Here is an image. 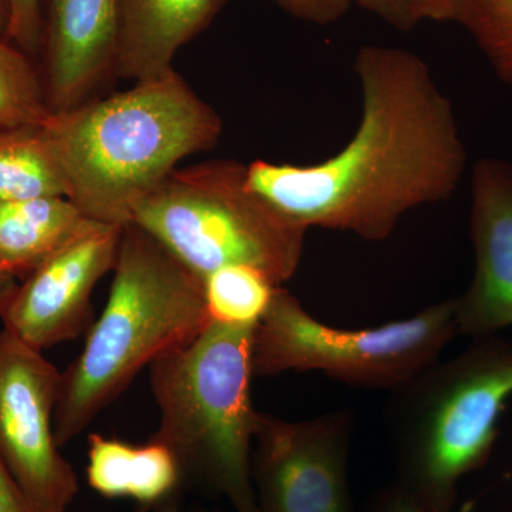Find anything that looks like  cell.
<instances>
[{
  "mask_svg": "<svg viewBox=\"0 0 512 512\" xmlns=\"http://www.w3.org/2000/svg\"><path fill=\"white\" fill-rule=\"evenodd\" d=\"M353 414L289 421L259 412L251 457L256 512H356L348 478Z\"/></svg>",
  "mask_w": 512,
  "mask_h": 512,
  "instance_id": "9",
  "label": "cell"
},
{
  "mask_svg": "<svg viewBox=\"0 0 512 512\" xmlns=\"http://www.w3.org/2000/svg\"><path fill=\"white\" fill-rule=\"evenodd\" d=\"M0 512H40L33 507L0 458Z\"/></svg>",
  "mask_w": 512,
  "mask_h": 512,
  "instance_id": "25",
  "label": "cell"
},
{
  "mask_svg": "<svg viewBox=\"0 0 512 512\" xmlns=\"http://www.w3.org/2000/svg\"><path fill=\"white\" fill-rule=\"evenodd\" d=\"M202 288L211 320L256 326L268 312L279 285L254 266L229 265L208 275Z\"/></svg>",
  "mask_w": 512,
  "mask_h": 512,
  "instance_id": "17",
  "label": "cell"
},
{
  "mask_svg": "<svg viewBox=\"0 0 512 512\" xmlns=\"http://www.w3.org/2000/svg\"><path fill=\"white\" fill-rule=\"evenodd\" d=\"M359 512H423L416 503L400 490L396 484H389L376 491Z\"/></svg>",
  "mask_w": 512,
  "mask_h": 512,
  "instance_id": "23",
  "label": "cell"
},
{
  "mask_svg": "<svg viewBox=\"0 0 512 512\" xmlns=\"http://www.w3.org/2000/svg\"><path fill=\"white\" fill-rule=\"evenodd\" d=\"M16 286H18V281L15 278L0 271V311L9 301L10 295L15 291Z\"/></svg>",
  "mask_w": 512,
  "mask_h": 512,
  "instance_id": "26",
  "label": "cell"
},
{
  "mask_svg": "<svg viewBox=\"0 0 512 512\" xmlns=\"http://www.w3.org/2000/svg\"><path fill=\"white\" fill-rule=\"evenodd\" d=\"M109 299L83 350L60 376L55 436L62 448L124 393L141 370L210 323L202 281L136 224L121 235Z\"/></svg>",
  "mask_w": 512,
  "mask_h": 512,
  "instance_id": "3",
  "label": "cell"
},
{
  "mask_svg": "<svg viewBox=\"0 0 512 512\" xmlns=\"http://www.w3.org/2000/svg\"><path fill=\"white\" fill-rule=\"evenodd\" d=\"M123 228L97 222L18 282L0 311L3 329L40 352L89 330L93 291L116 266Z\"/></svg>",
  "mask_w": 512,
  "mask_h": 512,
  "instance_id": "10",
  "label": "cell"
},
{
  "mask_svg": "<svg viewBox=\"0 0 512 512\" xmlns=\"http://www.w3.org/2000/svg\"><path fill=\"white\" fill-rule=\"evenodd\" d=\"M355 67L362 117L352 140L318 164L254 161L247 184L306 231L338 229L382 241L407 211L457 190L466 150L453 107L420 57L365 46Z\"/></svg>",
  "mask_w": 512,
  "mask_h": 512,
  "instance_id": "1",
  "label": "cell"
},
{
  "mask_svg": "<svg viewBox=\"0 0 512 512\" xmlns=\"http://www.w3.org/2000/svg\"><path fill=\"white\" fill-rule=\"evenodd\" d=\"M471 239L476 269L454 298L458 335L491 338L512 326V163L488 158L474 168Z\"/></svg>",
  "mask_w": 512,
  "mask_h": 512,
  "instance_id": "12",
  "label": "cell"
},
{
  "mask_svg": "<svg viewBox=\"0 0 512 512\" xmlns=\"http://www.w3.org/2000/svg\"><path fill=\"white\" fill-rule=\"evenodd\" d=\"M67 194L66 174L46 126L0 131V202Z\"/></svg>",
  "mask_w": 512,
  "mask_h": 512,
  "instance_id": "16",
  "label": "cell"
},
{
  "mask_svg": "<svg viewBox=\"0 0 512 512\" xmlns=\"http://www.w3.org/2000/svg\"><path fill=\"white\" fill-rule=\"evenodd\" d=\"M46 128L66 174L67 198L90 220L126 227L138 202L185 157L217 144L222 123L173 69L53 113Z\"/></svg>",
  "mask_w": 512,
  "mask_h": 512,
  "instance_id": "2",
  "label": "cell"
},
{
  "mask_svg": "<svg viewBox=\"0 0 512 512\" xmlns=\"http://www.w3.org/2000/svg\"><path fill=\"white\" fill-rule=\"evenodd\" d=\"M458 336L456 299L372 329H338L313 318L284 286L256 325L254 375L322 372L365 389L392 390L439 360Z\"/></svg>",
  "mask_w": 512,
  "mask_h": 512,
  "instance_id": "7",
  "label": "cell"
},
{
  "mask_svg": "<svg viewBox=\"0 0 512 512\" xmlns=\"http://www.w3.org/2000/svg\"><path fill=\"white\" fill-rule=\"evenodd\" d=\"M131 224L201 281L249 265L279 286L295 275L306 234L249 190L245 165L227 160L175 168L138 202Z\"/></svg>",
  "mask_w": 512,
  "mask_h": 512,
  "instance_id": "6",
  "label": "cell"
},
{
  "mask_svg": "<svg viewBox=\"0 0 512 512\" xmlns=\"http://www.w3.org/2000/svg\"><path fill=\"white\" fill-rule=\"evenodd\" d=\"M156 512H184L181 510L180 504L177 503L175 497L165 501V503L158 505Z\"/></svg>",
  "mask_w": 512,
  "mask_h": 512,
  "instance_id": "28",
  "label": "cell"
},
{
  "mask_svg": "<svg viewBox=\"0 0 512 512\" xmlns=\"http://www.w3.org/2000/svg\"><path fill=\"white\" fill-rule=\"evenodd\" d=\"M228 0H119L116 77L144 82L174 69L178 50L210 26Z\"/></svg>",
  "mask_w": 512,
  "mask_h": 512,
  "instance_id": "13",
  "label": "cell"
},
{
  "mask_svg": "<svg viewBox=\"0 0 512 512\" xmlns=\"http://www.w3.org/2000/svg\"><path fill=\"white\" fill-rule=\"evenodd\" d=\"M9 25V6L6 0H0V32L6 33Z\"/></svg>",
  "mask_w": 512,
  "mask_h": 512,
  "instance_id": "27",
  "label": "cell"
},
{
  "mask_svg": "<svg viewBox=\"0 0 512 512\" xmlns=\"http://www.w3.org/2000/svg\"><path fill=\"white\" fill-rule=\"evenodd\" d=\"M52 114L36 60L0 32V131L46 126Z\"/></svg>",
  "mask_w": 512,
  "mask_h": 512,
  "instance_id": "18",
  "label": "cell"
},
{
  "mask_svg": "<svg viewBox=\"0 0 512 512\" xmlns=\"http://www.w3.org/2000/svg\"><path fill=\"white\" fill-rule=\"evenodd\" d=\"M362 8L375 13L397 29H412L420 22L414 0H356Z\"/></svg>",
  "mask_w": 512,
  "mask_h": 512,
  "instance_id": "22",
  "label": "cell"
},
{
  "mask_svg": "<svg viewBox=\"0 0 512 512\" xmlns=\"http://www.w3.org/2000/svg\"><path fill=\"white\" fill-rule=\"evenodd\" d=\"M282 9L306 22L328 25L345 15L353 0H275Z\"/></svg>",
  "mask_w": 512,
  "mask_h": 512,
  "instance_id": "21",
  "label": "cell"
},
{
  "mask_svg": "<svg viewBox=\"0 0 512 512\" xmlns=\"http://www.w3.org/2000/svg\"><path fill=\"white\" fill-rule=\"evenodd\" d=\"M94 224L67 197L0 202V271L23 281Z\"/></svg>",
  "mask_w": 512,
  "mask_h": 512,
  "instance_id": "15",
  "label": "cell"
},
{
  "mask_svg": "<svg viewBox=\"0 0 512 512\" xmlns=\"http://www.w3.org/2000/svg\"><path fill=\"white\" fill-rule=\"evenodd\" d=\"M414 3L420 20H456L461 23L470 0H414Z\"/></svg>",
  "mask_w": 512,
  "mask_h": 512,
  "instance_id": "24",
  "label": "cell"
},
{
  "mask_svg": "<svg viewBox=\"0 0 512 512\" xmlns=\"http://www.w3.org/2000/svg\"><path fill=\"white\" fill-rule=\"evenodd\" d=\"M512 397V343L491 336L390 392L393 484L423 512H451L458 484L493 454Z\"/></svg>",
  "mask_w": 512,
  "mask_h": 512,
  "instance_id": "4",
  "label": "cell"
},
{
  "mask_svg": "<svg viewBox=\"0 0 512 512\" xmlns=\"http://www.w3.org/2000/svg\"><path fill=\"white\" fill-rule=\"evenodd\" d=\"M256 326L210 320L187 345L150 366L158 429L151 440L194 478L231 504L256 512L251 457L259 412L252 403Z\"/></svg>",
  "mask_w": 512,
  "mask_h": 512,
  "instance_id": "5",
  "label": "cell"
},
{
  "mask_svg": "<svg viewBox=\"0 0 512 512\" xmlns=\"http://www.w3.org/2000/svg\"><path fill=\"white\" fill-rule=\"evenodd\" d=\"M60 376L43 352L0 330V458L40 512H67L79 493L53 426Z\"/></svg>",
  "mask_w": 512,
  "mask_h": 512,
  "instance_id": "8",
  "label": "cell"
},
{
  "mask_svg": "<svg viewBox=\"0 0 512 512\" xmlns=\"http://www.w3.org/2000/svg\"><path fill=\"white\" fill-rule=\"evenodd\" d=\"M87 484L101 497L130 498L143 508L175 497L183 471L174 454L154 440L130 444L101 434L89 436Z\"/></svg>",
  "mask_w": 512,
  "mask_h": 512,
  "instance_id": "14",
  "label": "cell"
},
{
  "mask_svg": "<svg viewBox=\"0 0 512 512\" xmlns=\"http://www.w3.org/2000/svg\"><path fill=\"white\" fill-rule=\"evenodd\" d=\"M39 12L36 62L50 111L96 99L116 76L119 0H39Z\"/></svg>",
  "mask_w": 512,
  "mask_h": 512,
  "instance_id": "11",
  "label": "cell"
},
{
  "mask_svg": "<svg viewBox=\"0 0 512 512\" xmlns=\"http://www.w3.org/2000/svg\"><path fill=\"white\" fill-rule=\"evenodd\" d=\"M9 6V25L6 35L36 60L39 50V0H6Z\"/></svg>",
  "mask_w": 512,
  "mask_h": 512,
  "instance_id": "20",
  "label": "cell"
},
{
  "mask_svg": "<svg viewBox=\"0 0 512 512\" xmlns=\"http://www.w3.org/2000/svg\"><path fill=\"white\" fill-rule=\"evenodd\" d=\"M461 23L498 76L512 83V0H470Z\"/></svg>",
  "mask_w": 512,
  "mask_h": 512,
  "instance_id": "19",
  "label": "cell"
}]
</instances>
